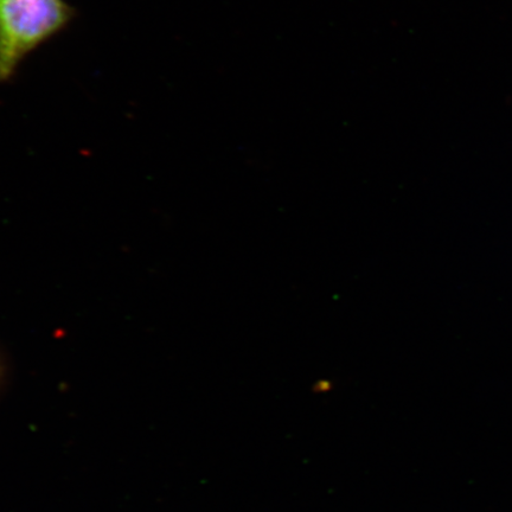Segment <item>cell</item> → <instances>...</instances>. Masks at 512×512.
Returning a JSON list of instances; mask_svg holds the SVG:
<instances>
[{
	"label": "cell",
	"instance_id": "obj_1",
	"mask_svg": "<svg viewBox=\"0 0 512 512\" xmlns=\"http://www.w3.org/2000/svg\"><path fill=\"white\" fill-rule=\"evenodd\" d=\"M75 17L67 0H0V83L14 79L23 62Z\"/></svg>",
	"mask_w": 512,
	"mask_h": 512
}]
</instances>
